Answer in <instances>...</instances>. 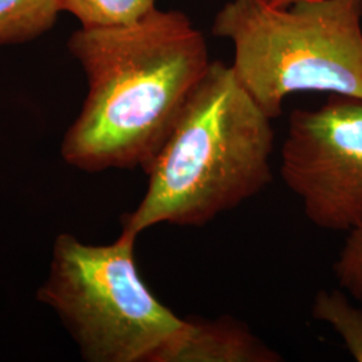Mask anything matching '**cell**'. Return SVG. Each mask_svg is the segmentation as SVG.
<instances>
[{"label":"cell","instance_id":"8fae6325","mask_svg":"<svg viewBox=\"0 0 362 362\" xmlns=\"http://www.w3.org/2000/svg\"><path fill=\"white\" fill-rule=\"evenodd\" d=\"M267 1L274 7H287V6H290L296 1H299V0H267Z\"/></svg>","mask_w":362,"mask_h":362},{"label":"cell","instance_id":"52a82bcc","mask_svg":"<svg viewBox=\"0 0 362 362\" xmlns=\"http://www.w3.org/2000/svg\"><path fill=\"white\" fill-rule=\"evenodd\" d=\"M62 10L59 0H0V46L38 38Z\"/></svg>","mask_w":362,"mask_h":362},{"label":"cell","instance_id":"5b68a950","mask_svg":"<svg viewBox=\"0 0 362 362\" xmlns=\"http://www.w3.org/2000/svg\"><path fill=\"white\" fill-rule=\"evenodd\" d=\"M281 175L321 230L349 233L362 223V100L332 94L288 118Z\"/></svg>","mask_w":362,"mask_h":362},{"label":"cell","instance_id":"3957f363","mask_svg":"<svg viewBox=\"0 0 362 362\" xmlns=\"http://www.w3.org/2000/svg\"><path fill=\"white\" fill-rule=\"evenodd\" d=\"M361 19L362 0H230L211 31L233 42L236 77L274 119L298 91L362 100Z\"/></svg>","mask_w":362,"mask_h":362},{"label":"cell","instance_id":"9c48e42d","mask_svg":"<svg viewBox=\"0 0 362 362\" xmlns=\"http://www.w3.org/2000/svg\"><path fill=\"white\" fill-rule=\"evenodd\" d=\"M82 27L121 26L141 19L156 8V0H59Z\"/></svg>","mask_w":362,"mask_h":362},{"label":"cell","instance_id":"6da1fadb","mask_svg":"<svg viewBox=\"0 0 362 362\" xmlns=\"http://www.w3.org/2000/svg\"><path fill=\"white\" fill-rule=\"evenodd\" d=\"M89 91L61 153L86 172L149 168L211 65L185 13L156 7L121 26L82 27L69 39Z\"/></svg>","mask_w":362,"mask_h":362},{"label":"cell","instance_id":"8992f818","mask_svg":"<svg viewBox=\"0 0 362 362\" xmlns=\"http://www.w3.org/2000/svg\"><path fill=\"white\" fill-rule=\"evenodd\" d=\"M282 357L231 317L187 321L163 362H279Z\"/></svg>","mask_w":362,"mask_h":362},{"label":"cell","instance_id":"ba28073f","mask_svg":"<svg viewBox=\"0 0 362 362\" xmlns=\"http://www.w3.org/2000/svg\"><path fill=\"white\" fill-rule=\"evenodd\" d=\"M311 314L334 329L356 361L362 362V309L351 305L341 290H322L314 300Z\"/></svg>","mask_w":362,"mask_h":362},{"label":"cell","instance_id":"30bf717a","mask_svg":"<svg viewBox=\"0 0 362 362\" xmlns=\"http://www.w3.org/2000/svg\"><path fill=\"white\" fill-rule=\"evenodd\" d=\"M334 274L339 287L362 305V223L348 233L334 263Z\"/></svg>","mask_w":362,"mask_h":362},{"label":"cell","instance_id":"277c9868","mask_svg":"<svg viewBox=\"0 0 362 362\" xmlns=\"http://www.w3.org/2000/svg\"><path fill=\"white\" fill-rule=\"evenodd\" d=\"M134 236L91 246L61 233L38 299L57 313L89 362H163L187 320L144 284Z\"/></svg>","mask_w":362,"mask_h":362},{"label":"cell","instance_id":"7a4b0ae2","mask_svg":"<svg viewBox=\"0 0 362 362\" xmlns=\"http://www.w3.org/2000/svg\"><path fill=\"white\" fill-rule=\"evenodd\" d=\"M236 77L211 62L146 169L143 200L122 219L137 238L157 224L202 227L263 192L272 181L274 129Z\"/></svg>","mask_w":362,"mask_h":362}]
</instances>
